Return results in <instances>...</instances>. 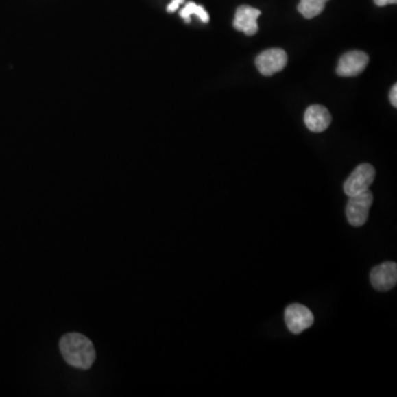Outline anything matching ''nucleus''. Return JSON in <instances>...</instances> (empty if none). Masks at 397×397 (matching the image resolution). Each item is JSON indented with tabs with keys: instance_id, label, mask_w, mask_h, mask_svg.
Masks as SVG:
<instances>
[{
	"instance_id": "obj_8",
	"label": "nucleus",
	"mask_w": 397,
	"mask_h": 397,
	"mask_svg": "<svg viewBox=\"0 0 397 397\" xmlns=\"http://www.w3.org/2000/svg\"><path fill=\"white\" fill-rule=\"evenodd\" d=\"M261 16L258 9L251 6H241L237 8L234 18V28L237 32H244L246 36H254L258 32L257 19Z\"/></svg>"
},
{
	"instance_id": "obj_13",
	"label": "nucleus",
	"mask_w": 397,
	"mask_h": 397,
	"mask_svg": "<svg viewBox=\"0 0 397 397\" xmlns=\"http://www.w3.org/2000/svg\"><path fill=\"white\" fill-rule=\"evenodd\" d=\"M389 101H391V104L396 108L397 106V85L395 84L393 88H392L391 92H389Z\"/></svg>"
},
{
	"instance_id": "obj_3",
	"label": "nucleus",
	"mask_w": 397,
	"mask_h": 397,
	"mask_svg": "<svg viewBox=\"0 0 397 397\" xmlns=\"http://www.w3.org/2000/svg\"><path fill=\"white\" fill-rule=\"evenodd\" d=\"M374 167L370 164H361L353 170L344 184V193L348 197L359 195L369 190L375 179Z\"/></svg>"
},
{
	"instance_id": "obj_7",
	"label": "nucleus",
	"mask_w": 397,
	"mask_h": 397,
	"mask_svg": "<svg viewBox=\"0 0 397 397\" xmlns=\"http://www.w3.org/2000/svg\"><path fill=\"white\" fill-rule=\"evenodd\" d=\"M370 280L374 289L389 291L396 286L397 265L394 262H384L373 268Z\"/></svg>"
},
{
	"instance_id": "obj_4",
	"label": "nucleus",
	"mask_w": 397,
	"mask_h": 397,
	"mask_svg": "<svg viewBox=\"0 0 397 397\" xmlns=\"http://www.w3.org/2000/svg\"><path fill=\"white\" fill-rule=\"evenodd\" d=\"M315 322L313 313L300 304H289L285 310V322L290 333L299 335L311 327Z\"/></svg>"
},
{
	"instance_id": "obj_5",
	"label": "nucleus",
	"mask_w": 397,
	"mask_h": 397,
	"mask_svg": "<svg viewBox=\"0 0 397 397\" xmlns=\"http://www.w3.org/2000/svg\"><path fill=\"white\" fill-rule=\"evenodd\" d=\"M287 62V53L282 49H269L259 54L255 64L261 74L272 76L284 70Z\"/></svg>"
},
{
	"instance_id": "obj_2",
	"label": "nucleus",
	"mask_w": 397,
	"mask_h": 397,
	"mask_svg": "<svg viewBox=\"0 0 397 397\" xmlns=\"http://www.w3.org/2000/svg\"><path fill=\"white\" fill-rule=\"evenodd\" d=\"M373 195L370 190L359 193L357 195L349 197V201L346 208L348 222L350 226H362L369 219L370 208L372 206Z\"/></svg>"
},
{
	"instance_id": "obj_9",
	"label": "nucleus",
	"mask_w": 397,
	"mask_h": 397,
	"mask_svg": "<svg viewBox=\"0 0 397 397\" xmlns=\"http://www.w3.org/2000/svg\"><path fill=\"white\" fill-rule=\"evenodd\" d=\"M304 124L313 132H322L331 124L333 117L327 108L322 105L309 106L304 113Z\"/></svg>"
},
{
	"instance_id": "obj_10",
	"label": "nucleus",
	"mask_w": 397,
	"mask_h": 397,
	"mask_svg": "<svg viewBox=\"0 0 397 397\" xmlns=\"http://www.w3.org/2000/svg\"><path fill=\"white\" fill-rule=\"evenodd\" d=\"M328 0H300L298 12L307 19H313L324 12Z\"/></svg>"
},
{
	"instance_id": "obj_12",
	"label": "nucleus",
	"mask_w": 397,
	"mask_h": 397,
	"mask_svg": "<svg viewBox=\"0 0 397 397\" xmlns=\"http://www.w3.org/2000/svg\"><path fill=\"white\" fill-rule=\"evenodd\" d=\"M183 3H184V0H172L171 3H169V6L167 7V12H175Z\"/></svg>"
},
{
	"instance_id": "obj_1",
	"label": "nucleus",
	"mask_w": 397,
	"mask_h": 397,
	"mask_svg": "<svg viewBox=\"0 0 397 397\" xmlns=\"http://www.w3.org/2000/svg\"><path fill=\"white\" fill-rule=\"evenodd\" d=\"M59 347L69 365L82 370H88L93 365L96 359L95 349L92 341L82 333H67L60 340Z\"/></svg>"
},
{
	"instance_id": "obj_6",
	"label": "nucleus",
	"mask_w": 397,
	"mask_h": 397,
	"mask_svg": "<svg viewBox=\"0 0 397 397\" xmlns=\"http://www.w3.org/2000/svg\"><path fill=\"white\" fill-rule=\"evenodd\" d=\"M369 63V56L362 51H350L339 60L337 74L344 77L360 75Z\"/></svg>"
},
{
	"instance_id": "obj_14",
	"label": "nucleus",
	"mask_w": 397,
	"mask_h": 397,
	"mask_svg": "<svg viewBox=\"0 0 397 397\" xmlns=\"http://www.w3.org/2000/svg\"><path fill=\"white\" fill-rule=\"evenodd\" d=\"M375 5L376 6L384 7L387 6V5H393V3H396L397 0H374Z\"/></svg>"
},
{
	"instance_id": "obj_11",
	"label": "nucleus",
	"mask_w": 397,
	"mask_h": 397,
	"mask_svg": "<svg viewBox=\"0 0 397 397\" xmlns=\"http://www.w3.org/2000/svg\"><path fill=\"white\" fill-rule=\"evenodd\" d=\"M192 14L197 16V17L202 20L203 23H208V20H210L206 9L203 8L202 6H199L197 3L190 1V3H187L186 7L181 10L180 16L183 19L186 20L187 23H189Z\"/></svg>"
}]
</instances>
